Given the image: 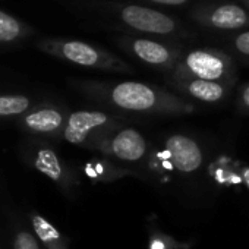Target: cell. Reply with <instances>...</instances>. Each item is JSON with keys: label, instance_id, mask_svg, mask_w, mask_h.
Listing matches in <instances>:
<instances>
[{"label": "cell", "instance_id": "1", "mask_svg": "<svg viewBox=\"0 0 249 249\" xmlns=\"http://www.w3.org/2000/svg\"><path fill=\"white\" fill-rule=\"evenodd\" d=\"M85 94L97 101L131 114H189L195 106L186 98L154 84L140 81H85Z\"/></svg>", "mask_w": 249, "mask_h": 249}, {"label": "cell", "instance_id": "2", "mask_svg": "<svg viewBox=\"0 0 249 249\" xmlns=\"http://www.w3.org/2000/svg\"><path fill=\"white\" fill-rule=\"evenodd\" d=\"M167 78L202 79L234 85L236 65L231 56L214 47H199L183 52Z\"/></svg>", "mask_w": 249, "mask_h": 249}, {"label": "cell", "instance_id": "3", "mask_svg": "<svg viewBox=\"0 0 249 249\" xmlns=\"http://www.w3.org/2000/svg\"><path fill=\"white\" fill-rule=\"evenodd\" d=\"M38 47L62 60H66L69 63L89 68V69H98L104 72H113V73H132V66L116 56L114 53L81 40H66V38H49L38 43Z\"/></svg>", "mask_w": 249, "mask_h": 249}, {"label": "cell", "instance_id": "4", "mask_svg": "<svg viewBox=\"0 0 249 249\" xmlns=\"http://www.w3.org/2000/svg\"><path fill=\"white\" fill-rule=\"evenodd\" d=\"M107 8L117 22H120L124 28L145 36V37H180L185 36V30L182 24L175 18L167 15L163 11L147 5H135V3H106Z\"/></svg>", "mask_w": 249, "mask_h": 249}, {"label": "cell", "instance_id": "5", "mask_svg": "<svg viewBox=\"0 0 249 249\" xmlns=\"http://www.w3.org/2000/svg\"><path fill=\"white\" fill-rule=\"evenodd\" d=\"M117 46L138 62L170 73L183 54V49L172 41L157 37L124 34L116 38Z\"/></svg>", "mask_w": 249, "mask_h": 249}, {"label": "cell", "instance_id": "6", "mask_svg": "<svg viewBox=\"0 0 249 249\" xmlns=\"http://www.w3.org/2000/svg\"><path fill=\"white\" fill-rule=\"evenodd\" d=\"M189 18L208 30L239 33L249 27V11L239 2H201L192 6Z\"/></svg>", "mask_w": 249, "mask_h": 249}, {"label": "cell", "instance_id": "7", "mask_svg": "<svg viewBox=\"0 0 249 249\" xmlns=\"http://www.w3.org/2000/svg\"><path fill=\"white\" fill-rule=\"evenodd\" d=\"M117 117L98 110H79L69 116L63 131L65 140L72 145H92L106 134L122 128Z\"/></svg>", "mask_w": 249, "mask_h": 249}, {"label": "cell", "instance_id": "8", "mask_svg": "<svg viewBox=\"0 0 249 249\" xmlns=\"http://www.w3.org/2000/svg\"><path fill=\"white\" fill-rule=\"evenodd\" d=\"M92 148L117 161L137 163L147 156L148 142L140 131L122 126L101 137Z\"/></svg>", "mask_w": 249, "mask_h": 249}, {"label": "cell", "instance_id": "9", "mask_svg": "<svg viewBox=\"0 0 249 249\" xmlns=\"http://www.w3.org/2000/svg\"><path fill=\"white\" fill-rule=\"evenodd\" d=\"M164 156L173 169L180 173H192L202 166L204 156L198 142L186 135H172L164 141Z\"/></svg>", "mask_w": 249, "mask_h": 249}, {"label": "cell", "instance_id": "10", "mask_svg": "<svg viewBox=\"0 0 249 249\" xmlns=\"http://www.w3.org/2000/svg\"><path fill=\"white\" fill-rule=\"evenodd\" d=\"M167 84L180 97L198 100L205 104H217L224 101L231 89V85L223 82L202 81V79H173L167 78Z\"/></svg>", "mask_w": 249, "mask_h": 249}, {"label": "cell", "instance_id": "11", "mask_svg": "<svg viewBox=\"0 0 249 249\" xmlns=\"http://www.w3.org/2000/svg\"><path fill=\"white\" fill-rule=\"evenodd\" d=\"M63 116L56 108H41L37 110L25 117L27 126L40 134H50L56 132L63 126Z\"/></svg>", "mask_w": 249, "mask_h": 249}, {"label": "cell", "instance_id": "12", "mask_svg": "<svg viewBox=\"0 0 249 249\" xmlns=\"http://www.w3.org/2000/svg\"><path fill=\"white\" fill-rule=\"evenodd\" d=\"M30 33V28L22 21L0 9V44L18 43L28 37Z\"/></svg>", "mask_w": 249, "mask_h": 249}, {"label": "cell", "instance_id": "13", "mask_svg": "<svg viewBox=\"0 0 249 249\" xmlns=\"http://www.w3.org/2000/svg\"><path fill=\"white\" fill-rule=\"evenodd\" d=\"M31 221L37 236L46 245L47 249H68L63 236L46 218H43L38 214H34L31 217Z\"/></svg>", "mask_w": 249, "mask_h": 249}, {"label": "cell", "instance_id": "14", "mask_svg": "<svg viewBox=\"0 0 249 249\" xmlns=\"http://www.w3.org/2000/svg\"><path fill=\"white\" fill-rule=\"evenodd\" d=\"M36 167L56 182H60L63 178V169L60 166V161L56 153L52 150H41L38 153L36 159Z\"/></svg>", "mask_w": 249, "mask_h": 249}, {"label": "cell", "instance_id": "15", "mask_svg": "<svg viewBox=\"0 0 249 249\" xmlns=\"http://www.w3.org/2000/svg\"><path fill=\"white\" fill-rule=\"evenodd\" d=\"M31 101L25 95H0V116L19 114L28 110Z\"/></svg>", "mask_w": 249, "mask_h": 249}, {"label": "cell", "instance_id": "16", "mask_svg": "<svg viewBox=\"0 0 249 249\" xmlns=\"http://www.w3.org/2000/svg\"><path fill=\"white\" fill-rule=\"evenodd\" d=\"M229 46L237 56L249 59V30H243L230 36Z\"/></svg>", "mask_w": 249, "mask_h": 249}, {"label": "cell", "instance_id": "17", "mask_svg": "<svg viewBox=\"0 0 249 249\" xmlns=\"http://www.w3.org/2000/svg\"><path fill=\"white\" fill-rule=\"evenodd\" d=\"M14 249H40L36 237L28 231H19L15 237Z\"/></svg>", "mask_w": 249, "mask_h": 249}, {"label": "cell", "instance_id": "18", "mask_svg": "<svg viewBox=\"0 0 249 249\" xmlns=\"http://www.w3.org/2000/svg\"><path fill=\"white\" fill-rule=\"evenodd\" d=\"M141 2H148V3H153V5H159V6L179 8V6H185V5L191 3L192 0H141Z\"/></svg>", "mask_w": 249, "mask_h": 249}, {"label": "cell", "instance_id": "19", "mask_svg": "<svg viewBox=\"0 0 249 249\" xmlns=\"http://www.w3.org/2000/svg\"><path fill=\"white\" fill-rule=\"evenodd\" d=\"M239 107L245 111H249V84H245L240 91H239V98H237Z\"/></svg>", "mask_w": 249, "mask_h": 249}, {"label": "cell", "instance_id": "20", "mask_svg": "<svg viewBox=\"0 0 249 249\" xmlns=\"http://www.w3.org/2000/svg\"><path fill=\"white\" fill-rule=\"evenodd\" d=\"M150 249H167V245H166V242L161 237L156 236L150 242Z\"/></svg>", "mask_w": 249, "mask_h": 249}, {"label": "cell", "instance_id": "21", "mask_svg": "<svg viewBox=\"0 0 249 249\" xmlns=\"http://www.w3.org/2000/svg\"><path fill=\"white\" fill-rule=\"evenodd\" d=\"M240 178H242V180L245 182V185L249 188V167H243V169H242Z\"/></svg>", "mask_w": 249, "mask_h": 249}, {"label": "cell", "instance_id": "22", "mask_svg": "<svg viewBox=\"0 0 249 249\" xmlns=\"http://www.w3.org/2000/svg\"><path fill=\"white\" fill-rule=\"evenodd\" d=\"M237 2L249 11V0H237Z\"/></svg>", "mask_w": 249, "mask_h": 249}]
</instances>
